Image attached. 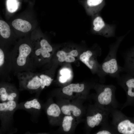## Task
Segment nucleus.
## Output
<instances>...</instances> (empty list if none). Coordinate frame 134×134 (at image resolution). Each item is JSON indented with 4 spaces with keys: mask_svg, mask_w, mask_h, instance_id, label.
<instances>
[{
    "mask_svg": "<svg viewBox=\"0 0 134 134\" xmlns=\"http://www.w3.org/2000/svg\"><path fill=\"white\" fill-rule=\"evenodd\" d=\"M12 70L17 73L36 69L32 48L26 43L21 44L12 51Z\"/></svg>",
    "mask_w": 134,
    "mask_h": 134,
    "instance_id": "1",
    "label": "nucleus"
},
{
    "mask_svg": "<svg viewBox=\"0 0 134 134\" xmlns=\"http://www.w3.org/2000/svg\"><path fill=\"white\" fill-rule=\"evenodd\" d=\"M27 71L17 73L21 87L31 91L41 89L43 73Z\"/></svg>",
    "mask_w": 134,
    "mask_h": 134,
    "instance_id": "2",
    "label": "nucleus"
},
{
    "mask_svg": "<svg viewBox=\"0 0 134 134\" xmlns=\"http://www.w3.org/2000/svg\"><path fill=\"white\" fill-rule=\"evenodd\" d=\"M32 48L35 67H39L51 57L53 48L47 41L42 39Z\"/></svg>",
    "mask_w": 134,
    "mask_h": 134,
    "instance_id": "3",
    "label": "nucleus"
},
{
    "mask_svg": "<svg viewBox=\"0 0 134 134\" xmlns=\"http://www.w3.org/2000/svg\"><path fill=\"white\" fill-rule=\"evenodd\" d=\"M12 52L0 48V75L5 76L12 70Z\"/></svg>",
    "mask_w": 134,
    "mask_h": 134,
    "instance_id": "4",
    "label": "nucleus"
},
{
    "mask_svg": "<svg viewBox=\"0 0 134 134\" xmlns=\"http://www.w3.org/2000/svg\"><path fill=\"white\" fill-rule=\"evenodd\" d=\"M17 96L15 87L7 84H1L0 88V99L1 102L15 100Z\"/></svg>",
    "mask_w": 134,
    "mask_h": 134,
    "instance_id": "5",
    "label": "nucleus"
},
{
    "mask_svg": "<svg viewBox=\"0 0 134 134\" xmlns=\"http://www.w3.org/2000/svg\"><path fill=\"white\" fill-rule=\"evenodd\" d=\"M118 132L123 134H134V119L126 118L119 122L117 125Z\"/></svg>",
    "mask_w": 134,
    "mask_h": 134,
    "instance_id": "6",
    "label": "nucleus"
},
{
    "mask_svg": "<svg viewBox=\"0 0 134 134\" xmlns=\"http://www.w3.org/2000/svg\"><path fill=\"white\" fill-rule=\"evenodd\" d=\"M85 7L89 13L93 14L100 10L105 4L104 0H86Z\"/></svg>",
    "mask_w": 134,
    "mask_h": 134,
    "instance_id": "7",
    "label": "nucleus"
},
{
    "mask_svg": "<svg viewBox=\"0 0 134 134\" xmlns=\"http://www.w3.org/2000/svg\"><path fill=\"white\" fill-rule=\"evenodd\" d=\"M112 91L111 88L108 87H105L98 95V102L102 105H108L112 102Z\"/></svg>",
    "mask_w": 134,
    "mask_h": 134,
    "instance_id": "8",
    "label": "nucleus"
},
{
    "mask_svg": "<svg viewBox=\"0 0 134 134\" xmlns=\"http://www.w3.org/2000/svg\"><path fill=\"white\" fill-rule=\"evenodd\" d=\"M84 85L83 84H71L64 87L62 89L63 93L68 96H73L74 93H79L84 90Z\"/></svg>",
    "mask_w": 134,
    "mask_h": 134,
    "instance_id": "9",
    "label": "nucleus"
},
{
    "mask_svg": "<svg viewBox=\"0 0 134 134\" xmlns=\"http://www.w3.org/2000/svg\"><path fill=\"white\" fill-rule=\"evenodd\" d=\"M62 112L65 115L78 117L81 114L80 109L77 106L72 104L64 105L61 107Z\"/></svg>",
    "mask_w": 134,
    "mask_h": 134,
    "instance_id": "10",
    "label": "nucleus"
},
{
    "mask_svg": "<svg viewBox=\"0 0 134 134\" xmlns=\"http://www.w3.org/2000/svg\"><path fill=\"white\" fill-rule=\"evenodd\" d=\"M13 26L16 30L23 33L27 32L30 30L32 26L27 21L20 19H15L12 22Z\"/></svg>",
    "mask_w": 134,
    "mask_h": 134,
    "instance_id": "11",
    "label": "nucleus"
},
{
    "mask_svg": "<svg viewBox=\"0 0 134 134\" xmlns=\"http://www.w3.org/2000/svg\"><path fill=\"white\" fill-rule=\"evenodd\" d=\"M104 118L103 114L100 112H97L86 117V121L88 126L93 128L99 125L102 122Z\"/></svg>",
    "mask_w": 134,
    "mask_h": 134,
    "instance_id": "12",
    "label": "nucleus"
},
{
    "mask_svg": "<svg viewBox=\"0 0 134 134\" xmlns=\"http://www.w3.org/2000/svg\"><path fill=\"white\" fill-rule=\"evenodd\" d=\"M102 68L105 72L110 74L114 73L118 69V66L116 59L111 58L104 62L102 65Z\"/></svg>",
    "mask_w": 134,
    "mask_h": 134,
    "instance_id": "13",
    "label": "nucleus"
},
{
    "mask_svg": "<svg viewBox=\"0 0 134 134\" xmlns=\"http://www.w3.org/2000/svg\"><path fill=\"white\" fill-rule=\"evenodd\" d=\"M15 100L1 102L0 103V111L1 114H6L13 111L16 106Z\"/></svg>",
    "mask_w": 134,
    "mask_h": 134,
    "instance_id": "14",
    "label": "nucleus"
},
{
    "mask_svg": "<svg viewBox=\"0 0 134 134\" xmlns=\"http://www.w3.org/2000/svg\"><path fill=\"white\" fill-rule=\"evenodd\" d=\"M92 55V52L88 50L83 52L79 58L81 61L90 69H92L94 66V61L91 59Z\"/></svg>",
    "mask_w": 134,
    "mask_h": 134,
    "instance_id": "15",
    "label": "nucleus"
},
{
    "mask_svg": "<svg viewBox=\"0 0 134 134\" xmlns=\"http://www.w3.org/2000/svg\"><path fill=\"white\" fill-rule=\"evenodd\" d=\"M61 112V108L57 104L55 103L50 104L47 110V115L49 117L54 118L59 117Z\"/></svg>",
    "mask_w": 134,
    "mask_h": 134,
    "instance_id": "16",
    "label": "nucleus"
},
{
    "mask_svg": "<svg viewBox=\"0 0 134 134\" xmlns=\"http://www.w3.org/2000/svg\"><path fill=\"white\" fill-rule=\"evenodd\" d=\"M93 29L96 32L103 33V31H105L107 29V26L100 16L97 17L94 19L93 22Z\"/></svg>",
    "mask_w": 134,
    "mask_h": 134,
    "instance_id": "17",
    "label": "nucleus"
},
{
    "mask_svg": "<svg viewBox=\"0 0 134 134\" xmlns=\"http://www.w3.org/2000/svg\"><path fill=\"white\" fill-rule=\"evenodd\" d=\"M78 55L77 50H72L68 52H66L63 50H60L57 52L56 56L58 61L60 62L65 61V59L68 56H71L74 57H77Z\"/></svg>",
    "mask_w": 134,
    "mask_h": 134,
    "instance_id": "18",
    "label": "nucleus"
},
{
    "mask_svg": "<svg viewBox=\"0 0 134 134\" xmlns=\"http://www.w3.org/2000/svg\"><path fill=\"white\" fill-rule=\"evenodd\" d=\"M11 31L8 25L4 21L0 20V34L4 39H7L10 37Z\"/></svg>",
    "mask_w": 134,
    "mask_h": 134,
    "instance_id": "19",
    "label": "nucleus"
},
{
    "mask_svg": "<svg viewBox=\"0 0 134 134\" xmlns=\"http://www.w3.org/2000/svg\"><path fill=\"white\" fill-rule=\"evenodd\" d=\"M74 117L71 116L65 115L63 118L62 126L63 131L68 132L70 131L71 128Z\"/></svg>",
    "mask_w": 134,
    "mask_h": 134,
    "instance_id": "20",
    "label": "nucleus"
},
{
    "mask_svg": "<svg viewBox=\"0 0 134 134\" xmlns=\"http://www.w3.org/2000/svg\"><path fill=\"white\" fill-rule=\"evenodd\" d=\"M127 95L131 100H134V78L128 80L126 83Z\"/></svg>",
    "mask_w": 134,
    "mask_h": 134,
    "instance_id": "21",
    "label": "nucleus"
},
{
    "mask_svg": "<svg viewBox=\"0 0 134 134\" xmlns=\"http://www.w3.org/2000/svg\"><path fill=\"white\" fill-rule=\"evenodd\" d=\"M25 107L27 109H40L41 108V105L37 99L26 101L24 104Z\"/></svg>",
    "mask_w": 134,
    "mask_h": 134,
    "instance_id": "22",
    "label": "nucleus"
},
{
    "mask_svg": "<svg viewBox=\"0 0 134 134\" xmlns=\"http://www.w3.org/2000/svg\"><path fill=\"white\" fill-rule=\"evenodd\" d=\"M42 79L41 89H43L45 87L49 86L53 80V79L51 77L43 73L42 76Z\"/></svg>",
    "mask_w": 134,
    "mask_h": 134,
    "instance_id": "23",
    "label": "nucleus"
},
{
    "mask_svg": "<svg viewBox=\"0 0 134 134\" xmlns=\"http://www.w3.org/2000/svg\"><path fill=\"white\" fill-rule=\"evenodd\" d=\"M7 9L10 12L16 11L17 9L18 5L16 0H8L7 3Z\"/></svg>",
    "mask_w": 134,
    "mask_h": 134,
    "instance_id": "24",
    "label": "nucleus"
},
{
    "mask_svg": "<svg viewBox=\"0 0 134 134\" xmlns=\"http://www.w3.org/2000/svg\"><path fill=\"white\" fill-rule=\"evenodd\" d=\"M61 75V77L67 81L70 77V73L69 71L67 68L63 69L60 71Z\"/></svg>",
    "mask_w": 134,
    "mask_h": 134,
    "instance_id": "25",
    "label": "nucleus"
},
{
    "mask_svg": "<svg viewBox=\"0 0 134 134\" xmlns=\"http://www.w3.org/2000/svg\"><path fill=\"white\" fill-rule=\"evenodd\" d=\"M75 60V59L74 57L69 56L66 57L65 61L68 63H71L74 62Z\"/></svg>",
    "mask_w": 134,
    "mask_h": 134,
    "instance_id": "26",
    "label": "nucleus"
},
{
    "mask_svg": "<svg viewBox=\"0 0 134 134\" xmlns=\"http://www.w3.org/2000/svg\"><path fill=\"white\" fill-rule=\"evenodd\" d=\"M111 134V133L109 131L105 130L100 131L96 133L97 134Z\"/></svg>",
    "mask_w": 134,
    "mask_h": 134,
    "instance_id": "27",
    "label": "nucleus"
},
{
    "mask_svg": "<svg viewBox=\"0 0 134 134\" xmlns=\"http://www.w3.org/2000/svg\"></svg>",
    "mask_w": 134,
    "mask_h": 134,
    "instance_id": "28",
    "label": "nucleus"
}]
</instances>
